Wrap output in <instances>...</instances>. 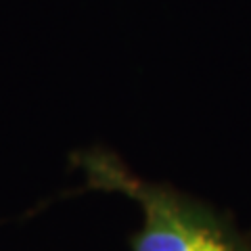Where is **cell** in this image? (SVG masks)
<instances>
[{"mask_svg": "<svg viewBox=\"0 0 251 251\" xmlns=\"http://www.w3.org/2000/svg\"><path fill=\"white\" fill-rule=\"evenodd\" d=\"M88 188L120 193L140 207L132 251H251V241L218 209L178 188L145 180L107 149L75 153Z\"/></svg>", "mask_w": 251, "mask_h": 251, "instance_id": "cell-1", "label": "cell"}]
</instances>
